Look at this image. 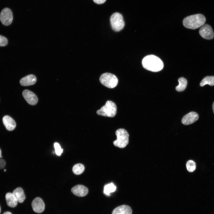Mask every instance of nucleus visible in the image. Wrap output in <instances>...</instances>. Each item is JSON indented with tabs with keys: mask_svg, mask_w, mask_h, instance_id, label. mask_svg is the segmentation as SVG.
Wrapping results in <instances>:
<instances>
[{
	"mask_svg": "<svg viewBox=\"0 0 214 214\" xmlns=\"http://www.w3.org/2000/svg\"><path fill=\"white\" fill-rule=\"evenodd\" d=\"M142 64L145 69L152 72L161 70L164 66L162 61L158 57L153 55H147L143 59Z\"/></svg>",
	"mask_w": 214,
	"mask_h": 214,
	"instance_id": "nucleus-1",
	"label": "nucleus"
},
{
	"mask_svg": "<svg viewBox=\"0 0 214 214\" xmlns=\"http://www.w3.org/2000/svg\"><path fill=\"white\" fill-rule=\"evenodd\" d=\"M205 21L206 18L203 15L198 14L186 17L183 19V23L185 27L194 29L202 26Z\"/></svg>",
	"mask_w": 214,
	"mask_h": 214,
	"instance_id": "nucleus-2",
	"label": "nucleus"
},
{
	"mask_svg": "<svg viewBox=\"0 0 214 214\" xmlns=\"http://www.w3.org/2000/svg\"><path fill=\"white\" fill-rule=\"evenodd\" d=\"M117 139L113 141L114 145L120 148L125 147L129 142V135L125 129L120 128L117 129L115 132Z\"/></svg>",
	"mask_w": 214,
	"mask_h": 214,
	"instance_id": "nucleus-3",
	"label": "nucleus"
},
{
	"mask_svg": "<svg viewBox=\"0 0 214 214\" xmlns=\"http://www.w3.org/2000/svg\"><path fill=\"white\" fill-rule=\"evenodd\" d=\"M117 111L116 104L111 100H108L104 106L98 110L97 113L99 115L112 117L115 116Z\"/></svg>",
	"mask_w": 214,
	"mask_h": 214,
	"instance_id": "nucleus-4",
	"label": "nucleus"
},
{
	"mask_svg": "<svg viewBox=\"0 0 214 214\" xmlns=\"http://www.w3.org/2000/svg\"><path fill=\"white\" fill-rule=\"evenodd\" d=\"M100 83L104 86L109 88L115 87L118 83V79L114 75L105 73L102 74L100 78Z\"/></svg>",
	"mask_w": 214,
	"mask_h": 214,
	"instance_id": "nucleus-5",
	"label": "nucleus"
},
{
	"mask_svg": "<svg viewBox=\"0 0 214 214\" xmlns=\"http://www.w3.org/2000/svg\"><path fill=\"white\" fill-rule=\"evenodd\" d=\"M110 21L112 28L115 31H121L124 26L125 23L123 16L118 12H115L111 15Z\"/></svg>",
	"mask_w": 214,
	"mask_h": 214,
	"instance_id": "nucleus-6",
	"label": "nucleus"
},
{
	"mask_svg": "<svg viewBox=\"0 0 214 214\" xmlns=\"http://www.w3.org/2000/svg\"><path fill=\"white\" fill-rule=\"evenodd\" d=\"M0 20L5 26H8L11 23L13 20V15L10 9L5 8L1 10L0 13Z\"/></svg>",
	"mask_w": 214,
	"mask_h": 214,
	"instance_id": "nucleus-7",
	"label": "nucleus"
},
{
	"mask_svg": "<svg viewBox=\"0 0 214 214\" xmlns=\"http://www.w3.org/2000/svg\"><path fill=\"white\" fill-rule=\"evenodd\" d=\"M199 34L203 38L211 40L214 37V33L211 26L208 24H204L199 30Z\"/></svg>",
	"mask_w": 214,
	"mask_h": 214,
	"instance_id": "nucleus-8",
	"label": "nucleus"
},
{
	"mask_svg": "<svg viewBox=\"0 0 214 214\" xmlns=\"http://www.w3.org/2000/svg\"><path fill=\"white\" fill-rule=\"evenodd\" d=\"M22 95L25 99L29 104L36 105L38 100L37 96L33 92L28 90H25L22 92Z\"/></svg>",
	"mask_w": 214,
	"mask_h": 214,
	"instance_id": "nucleus-9",
	"label": "nucleus"
},
{
	"mask_svg": "<svg viewBox=\"0 0 214 214\" xmlns=\"http://www.w3.org/2000/svg\"><path fill=\"white\" fill-rule=\"evenodd\" d=\"M198 114L195 112H191L184 116L182 119V123L187 125L192 124L199 119Z\"/></svg>",
	"mask_w": 214,
	"mask_h": 214,
	"instance_id": "nucleus-10",
	"label": "nucleus"
},
{
	"mask_svg": "<svg viewBox=\"0 0 214 214\" xmlns=\"http://www.w3.org/2000/svg\"><path fill=\"white\" fill-rule=\"evenodd\" d=\"M32 206L34 211L37 213L43 212L45 208L44 203L42 199L39 197H37L33 200Z\"/></svg>",
	"mask_w": 214,
	"mask_h": 214,
	"instance_id": "nucleus-11",
	"label": "nucleus"
},
{
	"mask_svg": "<svg viewBox=\"0 0 214 214\" xmlns=\"http://www.w3.org/2000/svg\"><path fill=\"white\" fill-rule=\"evenodd\" d=\"M71 191L74 194L77 196L83 197L87 194L88 190L85 186L78 185L73 187L71 189Z\"/></svg>",
	"mask_w": 214,
	"mask_h": 214,
	"instance_id": "nucleus-12",
	"label": "nucleus"
},
{
	"mask_svg": "<svg viewBox=\"0 0 214 214\" xmlns=\"http://www.w3.org/2000/svg\"><path fill=\"white\" fill-rule=\"evenodd\" d=\"M3 124L6 129L9 131H12L15 128L16 124L14 120L10 116L6 115L2 119Z\"/></svg>",
	"mask_w": 214,
	"mask_h": 214,
	"instance_id": "nucleus-13",
	"label": "nucleus"
},
{
	"mask_svg": "<svg viewBox=\"0 0 214 214\" xmlns=\"http://www.w3.org/2000/svg\"><path fill=\"white\" fill-rule=\"evenodd\" d=\"M36 81L37 78L35 76L31 74L22 78L20 81V83L22 86H27L33 85Z\"/></svg>",
	"mask_w": 214,
	"mask_h": 214,
	"instance_id": "nucleus-14",
	"label": "nucleus"
},
{
	"mask_svg": "<svg viewBox=\"0 0 214 214\" xmlns=\"http://www.w3.org/2000/svg\"><path fill=\"white\" fill-rule=\"evenodd\" d=\"M132 210L130 206L123 205L115 208L112 214H132Z\"/></svg>",
	"mask_w": 214,
	"mask_h": 214,
	"instance_id": "nucleus-15",
	"label": "nucleus"
},
{
	"mask_svg": "<svg viewBox=\"0 0 214 214\" xmlns=\"http://www.w3.org/2000/svg\"><path fill=\"white\" fill-rule=\"evenodd\" d=\"M12 193L17 199L18 202L20 203L23 202L26 196L24 191L21 187H18L14 190Z\"/></svg>",
	"mask_w": 214,
	"mask_h": 214,
	"instance_id": "nucleus-16",
	"label": "nucleus"
},
{
	"mask_svg": "<svg viewBox=\"0 0 214 214\" xmlns=\"http://www.w3.org/2000/svg\"><path fill=\"white\" fill-rule=\"evenodd\" d=\"M5 199L7 204L9 207H14L17 206L18 202L12 193H7L5 196Z\"/></svg>",
	"mask_w": 214,
	"mask_h": 214,
	"instance_id": "nucleus-17",
	"label": "nucleus"
},
{
	"mask_svg": "<svg viewBox=\"0 0 214 214\" xmlns=\"http://www.w3.org/2000/svg\"><path fill=\"white\" fill-rule=\"evenodd\" d=\"M178 81L179 84L176 87V89L178 92L182 91L185 89L187 86V81L185 78L183 77L180 78Z\"/></svg>",
	"mask_w": 214,
	"mask_h": 214,
	"instance_id": "nucleus-18",
	"label": "nucleus"
},
{
	"mask_svg": "<svg viewBox=\"0 0 214 214\" xmlns=\"http://www.w3.org/2000/svg\"><path fill=\"white\" fill-rule=\"evenodd\" d=\"M206 84L213 86L214 85V76H207L204 77L201 81L200 85L203 86Z\"/></svg>",
	"mask_w": 214,
	"mask_h": 214,
	"instance_id": "nucleus-19",
	"label": "nucleus"
},
{
	"mask_svg": "<svg viewBox=\"0 0 214 214\" xmlns=\"http://www.w3.org/2000/svg\"><path fill=\"white\" fill-rule=\"evenodd\" d=\"M116 189V186L113 183H111L105 185L104 193L106 195H109L110 193L114 192Z\"/></svg>",
	"mask_w": 214,
	"mask_h": 214,
	"instance_id": "nucleus-20",
	"label": "nucleus"
},
{
	"mask_svg": "<svg viewBox=\"0 0 214 214\" xmlns=\"http://www.w3.org/2000/svg\"><path fill=\"white\" fill-rule=\"evenodd\" d=\"M84 166L81 163H78L75 165L72 169L73 173L76 175L81 174L84 172Z\"/></svg>",
	"mask_w": 214,
	"mask_h": 214,
	"instance_id": "nucleus-21",
	"label": "nucleus"
},
{
	"mask_svg": "<svg viewBox=\"0 0 214 214\" xmlns=\"http://www.w3.org/2000/svg\"><path fill=\"white\" fill-rule=\"evenodd\" d=\"M186 167L188 171L192 172L194 171L196 169V164L192 160H189L186 163Z\"/></svg>",
	"mask_w": 214,
	"mask_h": 214,
	"instance_id": "nucleus-22",
	"label": "nucleus"
},
{
	"mask_svg": "<svg viewBox=\"0 0 214 214\" xmlns=\"http://www.w3.org/2000/svg\"><path fill=\"white\" fill-rule=\"evenodd\" d=\"M54 147L56 154L58 155H60L63 152V149H61L59 144L57 143H55L54 144Z\"/></svg>",
	"mask_w": 214,
	"mask_h": 214,
	"instance_id": "nucleus-23",
	"label": "nucleus"
},
{
	"mask_svg": "<svg viewBox=\"0 0 214 214\" xmlns=\"http://www.w3.org/2000/svg\"><path fill=\"white\" fill-rule=\"evenodd\" d=\"M7 44V39L4 37L0 35V46H6Z\"/></svg>",
	"mask_w": 214,
	"mask_h": 214,
	"instance_id": "nucleus-24",
	"label": "nucleus"
},
{
	"mask_svg": "<svg viewBox=\"0 0 214 214\" xmlns=\"http://www.w3.org/2000/svg\"><path fill=\"white\" fill-rule=\"evenodd\" d=\"M5 162L3 159H0V169L4 168L5 166Z\"/></svg>",
	"mask_w": 214,
	"mask_h": 214,
	"instance_id": "nucleus-25",
	"label": "nucleus"
},
{
	"mask_svg": "<svg viewBox=\"0 0 214 214\" xmlns=\"http://www.w3.org/2000/svg\"><path fill=\"white\" fill-rule=\"evenodd\" d=\"M106 0H93L95 3L98 4H101L104 3Z\"/></svg>",
	"mask_w": 214,
	"mask_h": 214,
	"instance_id": "nucleus-26",
	"label": "nucleus"
},
{
	"mask_svg": "<svg viewBox=\"0 0 214 214\" xmlns=\"http://www.w3.org/2000/svg\"><path fill=\"white\" fill-rule=\"evenodd\" d=\"M3 214H12L10 212H4Z\"/></svg>",
	"mask_w": 214,
	"mask_h": 214,
	"instance_id": "nucleus-27",
	"label": "nucleus"
},
{
	"mask_svg": "<svg viewBox=\"0 0 214 214\" xmlns=\"http://www.w3.org/2000/svg\"><path fill=\"white\" fill-rule=\"evenodd\" d=\"M213 113H214V102H213Z\"/></svg>",
	"mask_w": 214,
	"mask_h": 214,
	"instance_id": "nucleus-28",
	"label": "nucleus"
},
{
	"mask_svg": "<svg viewBox=\"0 0 214 214\" xmlns=\"http://www.w3.org/2000/svg\"><path fill=\"white\" fill-rule=\"evenodd\" d=\"M1 149H0V158L1 156Z\"/></svg>",
	"mask_w": 214,
	"mask_h": 214,
	"instance_id": "nucleus-29",
	"label": "nucleus"
},
{
	"mask_svg": "<svg viewBox=\"0 0 214 214\" xmlns=\"http://www.w3.org/2000/svg\"><path fill=\"white\" fill-rule=\"evenodd\" d=\"M6 170L5 169H4V171H6Z\"/></svg>",
	"mask_w": 214,
	"mask_h": 214,
	"instance_id": "nucleus-30",
	"label": "nucleus"
},
{
	"mask_svg": "<svg viewBox=\"0 0 214 214\" xmlns=\"http://www.w3.org/2000/svg\"><path fill=\"white\" fill-rule=\"evenodd\" d=\"M0 211H1V208H0Z\"/></svg>",
	"mask_w": 214,
	"mask_h": 214,
	"instance_id": "nucleus-31",
	"label": "nucleus"
}]
</instances>
